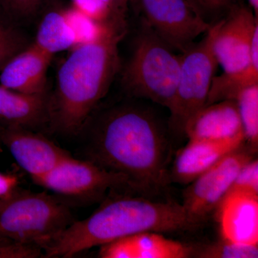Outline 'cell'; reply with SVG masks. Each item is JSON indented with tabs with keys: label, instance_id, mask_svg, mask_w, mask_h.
Returning a JSON list of instances; mask_svg holds the SVG:
<instances>
[{
	"label": "cell",
	"instance_id": "6da1fadb",
	"mask_svg": "<svg viewBox=\"0 0 258 258\" xmlns=\"http://www.w3.org/2000/svg\"><path fill=\"white\" fill-rule=\"evenodd\" d=\"M169 142L157 117L144 108L122 105L101 115L88 159L128 179L132 189L153 192L169 184Z\"/></svg>",
	"mask_w": 258,
	"mask_h": 258
},
{
	"label": "cell",
	"instance_id": "7a4b0ae2",
	"mask_svg": "<svg viewBox=\"0 0 258 258\" xmlns=\"http://www.w3.org/2000/svg\"><path fill=\"white\" fill-rule=\"evenodd\" d=\"M127 32L125 15L107 22L98 38L72 49L57 75L50 96V123L57 132L75 134L86 124L120 68L118 45Z\"/></svg>",
	"mask_w": 258,
	"mask_h": 258
},
{
	"label": "cell",
	"instance_id": "3957f363",
	"mask_svg": "<svg viewBox=\"0 0 258 258\" xmlns=\"http://www.w3.org/2000/svg\"><path fill=\"white\" fill-rule=\"evenodd\" d=\"M198 224L179 203L116 197L56 236L43 249V257H72L127 236L145 232H181L192 230Z\"/></svg>",
	"mask_w": 258,
	"mask_h": 258
},
{
	"label": "cell",
	"instance_id": "277c9868",
	"mask_svg": "<svg viewBox=\"0 0 258 258\" xmlns=\"http://www.w3.org/2000/svg\"><path fill=\"white\" fill-rule=\"evenodd\" d=\"M69 205L47 193L15 189L0 199V237L43 250L73 222Z\"/></svg>",
	"mask_w": 258,
	"mask_h": 258
},
{
	"label": "cell",
	"instance_id": "5b68a950",
	"mask_svg": "<svg viewBox=\"0 0 258 258\" xmlns=\"http://www.w3.org/2000/svg\"><path fill=\"white\" fill-rule=\"evenodd\" d=\"M145 23L141 24L121 82L129 95L169 109L179 80L181 55H176Z\"/></svg>",
	"mask_w": 258,
	"mask_h": 258
},
{
	"label": "cell",
	"instance_id": "8992f818",
	"mask_svg": "<svg viewBox=\"0 0 258 258\" xmlns=\"http://www.w3.org/2000/svg\"><path fill=\"white\" fill-rule=\"evenodd\" d=\"M219 24H212L201 41L181 53L179 80L169 108V127L177 133L184 134L188 120L206 105L218 66L213 42Z\"/></svg>",
	"mask_w": 258,
	"mask_h": 258
},
{
	"label": "cell",
	"instance_id": "52a82bcc",
	"mask_svg": "<svg viewBox=\"0 0 258 258\" xmlns=\"http://www.w3.org/2000/svg\"><path fill=\"white\" fill-rule=\"evenodd\" d=\"M136 3L142 22L171 50L184 53L212 24L193 0H130Z\"/></svg>",
	"mask_w": 258,
	"mask_h": 258
},
{
	"label": "cell",
	"instance_id": "ba28073f",
	"mask_svg": "<svg viewBox=\"0 0 258 258\" xmlns=\"http://www.w3.org/2000/svg\"><path fill=\"white\" fill-rule=\"evenodd\" d=\"M32 179L39 186L61 196L83 201L99 200L108 190L132 188L128 178L123 174L71 155L46 174Z\"/></svg>",
	"mask_w": 258,
	"mask_h": 258
},
{
	"label": "cell",
	"instance_id": "9c48e42d",
	"mask_svg": "<svg viewBox=\"0 0 258 258\" xmlns=\"http://www.w3.org/2000/svg\"><path fill=\"white\" fill-rule=\"evenodd\" d=\"M242 147L220 159L185 190L182 205L198 223L218 207L242 166L253 159L252 151Z\"/></svg>",
	"mask_w": 258,
	"mask_h": 258
},
{
	"label": "cell",
	"instance_id": "30bf717a",
	"mask_svg": "<svg viewBox=\"0 0 258 258\" xmlns=\"http://www.w3.org/2000/svg\"><path fill=\"white\" fill-rule=\"evenodd\" d=\"M258 37V17L250 7L232 5L227 18L220 20L213 42L218 64L225 73L244 69L250 62Z\"/></svg>",
	"mask_w": 258,
	"mask_h": 258
},
{
	"label": "cell",
	"instance_id": "8fae6325",
	"mask_svg": "<svg viewBox=\"0 0 258 258\" xmlns=\"http://www.w3.org/2000/svg\"><path fill=\"white\" fill-rule=\"evenodd\" d=\"M0 142L32 179L46 174L70 156L46 137L28 129L0 124Z\"/></svg>",
	"mask_w": 258,
	"mask_h": 258
},
{
	"label": "cell",
	"instance_id": "7c38bea8",
	"mask_svg": "<svg viewBox=\"0 0 258 258\" xmlns=\"http://www.w3.org/2000/svg\"><path fill=\"white\" fill-rule=\"evenodd\" d=\"M217 208L222 239L258 245V195L228 191Z\"/></svg>",
	"mask_w": 258,
	"mask_h": 258
},
{
	"label": "cell",
	"instance_id": "4fadbf2b",
	"mask_svg": "<svg viewBox=\"0 0 258 258\" xmlns=\"http://www.w3.org/2000/svg\"><path fill=\"white\" fill-rule=\"evenodd\" d=\"M244 143V138L227 141L189 139L188 144L176 154L169 178L176 182L189 184Z\"/></svg>",
	"mask_w": 258,
	"mask_h": 258
},
{
	"label": "cell",
	"instance_id": "5bb4252c",
	"mask_svg": "<svg viewBox=\"0 0 258 258\" xmlns=\"http://www.w3.org/2000/svg\"><path fill=\"white\" fill-rule=\"evenodd\" d=\"M184 134L189 139H245L237 103L231 100L204 106L188 120Z\"/></svg>",
	"mask_w": 258,
	"mask_h": 258
},
{
	"label": "cell",
	"instance_id": "9a60e30c",
	"mask_svg": "<svg viewBox=\"0 0 258 258\" xmlns=\"http://www.w3.org/2000/svg\"><path fill=\"white\" fill-rule=\"evenodd\" d=\"M53 56L32 43L14 56L0 72V85L18 92H47V71Z\"/></svg>",
	"mask_w": 258,
	"mask_h": 258
},
{
	"label": "cell",
	"instance_id": "2e32d148",
	"mask_svg": "<svg viewBox=\"0 0 258 258\" xmlns=\"http://www.w3.org/2000/svg\"><path fill=\"white\" fill-rule=\"evenodd\" d=\"M50 123V96L27 94L0 85V124L35 130Z\"/></svg>",
	"mask_w": 258,
	"mask_h": 258
},
{
	"label": "cell",
	"instance_id": "e0dca14e",
	"mask_svg": "<svg viewBox=\"0 0 258 258\" xmlns=\"http://www.w3.org/2000/svg\"><path fill=\"white\" fill-rule=\"evenodd\" d=\"M254 85H258V37L254 40L252 57L247 66L214 77L205 106L227 100L235 101L242 91Z\"/></svg>",
	"mask_w": 258,
	"mask_h": 258
},
{
	"label": "cell",
	"instance_id": "ac0fdd59",
	"mask_svg": "<svg viewBox=\"0 0 258 258\" xmlns=\"http://www.w3.org/2000/svg\"><path fill=\"white\" fill-rule=\"evenodd\" d=\"M33 43L52 56L57 52L72 50L77 46L76 37L66 20L63 9L52 10L44 16Z\"/></svg>",
	"mask_w": 258,
	"mask_h": 258
},
{
	"label": "cell",
	"instance_id": "d6986e66",
	"mask_svg": "<svg viewBox=\"0 0 258 258\" xmlns=\"http://www.w3.org/2000/svg\"><path fill=\"white\" fill-rule=\"evenodd\" d=\"M137 258L191 257V246L166 238L161 233L145 232L132 235Z\"/></svg>",
	"mask_w": 258,
	"mask_h": 258
},
{
	"label": "cell",
	"instance_id": "ffe728a7",
	"mask_svg": "<svg viewBox=\"0 0 258 258\" xmlns=\"http://www.w3.org/2000/svg\"><path fill=\"white\" fill-rule=\"evenodd\" d=\"M249 149L255 152L258 145V85L246 88L235 100Z\"/></svg>",
	"mask_w": 258,
	"mask_h": 258
},
{
	"label": "cell",
	"instance_id": "44dd1931",
	"mask_svg": "<svg viewBox=\"0 0 258 258\" xmlns=\"http://www.w3.org/2000/svg\"><path fill=\"white\" fill-rule=\"evenodd\" d=\"M191 257L201 258H257L258 245H247L224 240L191 247Z\"/></svg>",
	"mask_w": 258,
	"mask_h": 258
},
{
	"label": "cell",
	"instance_id": "7402d4cb",
	"mask_svg": "<svg viewBox=\"0 0 258 258\" xmlns=\"http://www.w3.org/2000/svg\"><path fill=\"white\" fill-rule=\"evenodd\" d=\"M28 46L26 37L13 23L0 13V72L14 56Z\"/></svg>",
	"mask_w": 258,
	"mask_h": 258
},
{
	"label": "cell",
	"instance_id": "603a6c76",
	"mask_svg": "<svg viewBox=\"0 0 258 258\" xmlns=\"http://www.w3.org/2000/svg\"><path fill=\"white\" fill-rule=\"evenodd\" d=\"M63 10L66 20L76 37L77 46L90 43L98 38L108 22L98 23L72 6Z\"/></svg>",
	"mask_w": 258,
	"mask_h": 258
},
{
	"label": "cell",
	"instance_id": "cb8c5ba5",
	"mask_svg": "<svg viewBox=\"0 0 258 258\" xmlns=\"http://www.w3.org/2000/svg\"><path fill=\"white\" fill-rule=\"evenodd\" d=\"M44 0H0V13L18 25L40 10Z\"/></svg>",
	"mask_w": 258,
	"mask_h": 258
},
{
	"label": "cell",
	"instance_id": "d4e9b609",
	"mask_svg": "<svg viewBox=\"0 0 258 258\" xmlns=\"http://www.w3.org/2000/svg\"><path fill=\"white\" fill-rule=\"evenodd\" d=\"M72 7L98 23H106L111 19L125 15L103 0H71Z\"/></svg>",
	"mask_w": 258,
	"mask_h": 258
},
{
	"label": "cell",
	"instance_id": "484cf974",
	"mask_svg": "<svg viewBox=\"0 0 258 258\" xmlns=\"http://www.w3.org/2000/svg\"><path fill=\"white\" fill-rule=\"evenodd\" d=\"M230 191H240L258 195V161L252 159L242 166L236 176Z\"/></svg>",
	"mask_w": 258,
	"mask_h": 258
},
{
	"label": "cell",
	"instance_id": "4316f807",
	"mask_svg": "<svg viewBox=\"0 0 258 258\" xmlns=\"http://www.w3.org/2000/svg\"><path fill=\"white\" fill-rule=\"evenodd\" d=\"M42 249L35 246L17 243L0 244V258L41 257Z\"/></svg>",
	"mask_w": 258,
	"mask_h": 258
},
{
	"label": "cell",
	"instance_id": "83f0119b",
	"mask_svg": "<svg viewBox=\"0 0 258 258\" xmlns=\"http://www.w3.org/2000/svg\"><path fill=\"white\" fill-rule=\"evenodd\" d=\"M18 178L14 174L0 172V199L5 198L17 188Z\"/></svg>",
	"mask_w": 258,
	"mask_h": 258
},
{
	"label": "cell",
	"instance_id": "f1b7e54d",
	"mask_svg": "<svg viewBox=\"0 0 258 258\" xmlns=\"http://www.w3.org/2000/svg\"><path fill=\"white\" fill-rule=\"evenodd\" d=\"M194 2L199 8L214 12L230 8L232 5V0H194Z\"/></svg>",
	"mask_w": 258,
	"mask_h": 258
},
{
	"label": "cell",
	"instance_id": "f546056e",
	"mask_svg": "<svg viewBox=\"0 0 258 258\" xmlns=\"http://www.w3.org/2000/svg\"><path fill=\"white\" fill-rule=\"evenodd\" d=\"M111 5L115 9L125 13L130 0H103Z\"/></svg>",
	"mask_w": 258,
	"mask_h": 258
},
{
	"label": "cell",
	"instance_id": "4dcf8cb0",
	"mask_svg": "<svg viewBox=\"0 0 258 258\" xmlns=\"http://www.w3.org/2000/svg\"><path fill=\"white\" fill-rule=\"evenodd\" d=\"M249 6L253 10L254 14L258 17V0H247Z\"/></svg>",
	"mask_w": 258,
	"mask_h": 258
},
{
	"label": "cell",
	"instance_id": "1f68e13d",
	"mask_svg": "<svg viewBox=\"0 0 258 258\" xmlns=\"http://www.w3.org/2000/svg\"><path fill=\"white\" fill-rule=\"evenodd\" d=\"M193 1H194V0H193Z\"/></svg>",
	"mask_w": 258,
	"mask_h": 258
}]
</instances>
